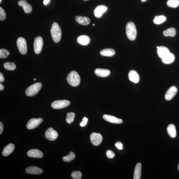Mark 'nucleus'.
Listing matches in <instances>:
<instances>
[{
	"instance_id": "obj_25",
	"label": "nucleus",
	"mask_w": 179,
	"mask_h": 179,
	"mask_svg": "<svg viewBox=\"0 0 179 179\" xmlns=\"http://www.w3.org/2000/svg\"><path fill=\"white\" fill-rule=\"evenodd\" d=\"M115 51L113 49H106L102 50L100 53L102 55L106 57H111L115 55Z\"/></svg>"
},
{
	"instance_id": "obj_48",
	"label": "nucleus",
	"mask_w": 179,
	"mask_h": 179,
	"mask_svg": "<svg viewBox=\"0 0 179 179\" xmlns=\"http://www.w3.org/2000/svg\"><path fill=\"white\" fill-rule=\"evenodd\" d=\"M1 0H0V2H1Z\"/></svg>"
},
{
	"instance_id": "obj_43",
	"label": "nucleus",
	"mask_w": 179,
	"mask_h": 179,
	"mask_svg": "<svg viewBox=\"0 0 179 179\" xmlns=\"http://www.w3.org/2000/svg\"><path fill=\"white\" fill-rule=\"evenodd\" d=\"M147 0H141V1L142 2H145Z\"/></svg>"
},
{
	"instance_id": "obj_34",
	"label": "nucleus",
	"mask_w": 179,
	"mask_h": 179,
	"mask_svg": "<svg viewBox=\"0 0 179 179\" xmlns=\"http://www.w3.org/2000/svg\"><path fill=\"white\" fill-rule=\"evenodd\" d=\"M72 177L74 179H80L81 178L82 173L80 171H74L71 174Z\"/></svg>"
},
{
	"instance_id": "obj_5",
	"label": "nucleus",
	"mask_w": 179,
	"mask_h": 179,
	"mask_svg": "<svg viewBox=\"0 0 179 179\" xmlns=\"http://www.w3.org/2000/svg\"><path fill=\"white\" fill-rule=\"evenodd\" d=\"M17 45L21 53L23 55L26 53L27 51V47L25 39L23 37H19L17 41Z\"/></svg>"
},
{
	"instance_id": "obj_42",
	"label": "nucleus",
	"mask_w": 179,
	"mask_h": 179,
	"mask_svg": "<svg viewBox=\"0 0 179 179\" xmlns=\"http://www.w3.org/2000/svg\"><path fill=\"white\" fill-rule=\"evenodd\" d=\"M4 88V86L1 84H0V90L2 91Z\"/></svg>"
},
{
	"instance_id": "obj_28",
	"label": "nucleus",
	"mask_w": 179,
	"mask_h": 179,
	"mask_svg": "<svg viewBox=\"0 0 179 179\" xmlns=\"http://www.w3.org/2000/svg\"><path fill=\"white\" fill-rule=\"evenodd\" d=\"M76 155L73 152H70L69 154L66 156H64L62 158V159L65 162H70L72 160L74 159L75 158Z\"/></svg>"
},
{
	"instance_id": "obj_26",
	"label": "nucleus",
	"mask_w": 179,
	"mask_h": 179,
	"mask_svg": "<svg viewBox=\"0 0 179 179\" xmlns=\"http://www.w3.org/2000/svg\"><path fill=\"white\" fill-rule=\"evenodd\" d=\"M167 132L169 136L172 138H174L176 135L175 126L173 124H170L167 128Z\"/></svg>"
},
{
	"instance_id": "obj_8",
	"label": "nucleus",
	"mask_w": 179,
	"mask_h": 179,
	"mask_svg": "<svg viewBox=\"0 0 179 179\" xmlns=\"http://www.w3.org/2000/svg\"><path fill=\"white\" fill-rule=\"evenodd\" d=\"M43 122V119L41 118L31 119L28 122L26 127L29 130L34 129L37 128L41 122Z\"/></svg>"
},
{
	"instance_id": "obj_12",
	"label": "nucleus",
	"mask_w": 179,
	"mask_h": 179,
	"mask_svg": "<svg viewBox=\"0 0 179 179\" xmlns=\"http://www.w3.org/2000/svg\"><path fill=\"white\" fill-rule=\"evenodd\" d=\"M178 92V89L175 86L170 87L166 92L165 96L166 100L169 101L173 98Z\"/></svg>"
},
{
	"instance_id": "obj_23",
	"label": "nucleus",
	"mask_w": 179,
	"mask_h": 179,
	"mask_svg": "<svg viewBox=\"0 0 179 179\" xmlns=\"http://www.w3.org/2000/svg\"><path fill=\"white\" fill-rule=\"evenodd\" d=\"M169 52V49L165 47L160 46L157 48L158 55L161 59Z\"/></svg>"
},
{
	"instance_id": "obj_18",
	"label": "nucleus",
	"mask_w": 179,
	"mask_h": 179,
	"mask_svg": "<svg viewBox=\"0 0 179 179\" xmlns=\"http://www.w3.org/2000/svg\"><path fill=\"white\" fill-rule=\"evenodd\" d=\"M15 146L13 144H9L4 148L3 152H2V154L3 156H7L13 152L14 149H15Z\"/></svg>"
},
{
	"instance_id": "obj_40",
	"label": "nucleus",
	"mask_w": 179,
	"mask_h": 179,
	"mask_svg": "<svg viewBox=\"0 0 179 179\" xmlns=\"http://www.w3.org/2000/svg\"><path fill=\"white\" fill-rule=\"evenodd\" d=\"M5 80L4 76L1 72L0 73V82H2Z\"/></svg>"
},
{
	"instance_id": "obj_35",
	"label": "nucleus",
	"mask_w": 179,
	"mask_h": 179,
	"mask_svg": "<svg viewBox=\"0 0 179 179\" xmlns=\"http://www.w3.org/2000/svg\"><path fill=\"white\" fill-rule=\"evenodd\" d=\"M6 15L5 10L3 8L0 7V20L3 21L5 19Z\"/></svg>"
},
{
	"instance_id": "obj_16",
	"label": "nucleus",
	"mask_w": 179,
	"mask_h": 179,
	"mask_svg": "<svg viewBox=\"0 0 179 179\" xmlns=\"http://www.w3.org/2000/svg\"><path fill=\"white\" fill-rule=\"evenodd\" d=\"M27 155L30 157L38 158H42L43 156L42 152L37 149L30 150L27 153Z\"/></svg>"
},
{
	"instance_id": "obj_14",
	"label": "nucleus",
	"mask_w": 179,
	"mask_h": 179,
	"mask_svg": "<svg viewBox=\"0 0 179 179\" xmlns=\"http://www.w3.org/2000/svg\"><path fill=\"white\" fill-rule=\"evenodd\" d=\"M27 173L33 174H40L43 173V170L41 168L35 166H30L25 169Z\"/></svg>"
},
{
	"instance_id": "obj_27",
	"label": "nucleus",
	"mask_w": 179,
	"mask_h": 179,
	"mask_svg": "<svg viewBox=\"0 0 179 179\" xmlns=\"http://www.w3.org/2000/svg\"><path fill=\"white\" fill-rule=\"evenodd\" d=\"M176 33V29L174 28H170L164 30L163 32V35L166 37L170 36L174 37L175 36Z\"/></svg>"
},
{
	"instance_id": "obj_32",
	"label": "nucleus",
	"mask_w": 179,
	"mask_h": 179,
	"mask_svg": "<svg viewBox=\"0 0 179 179\" xmlns=\"http://www.w3.org/2000/svg\"><path fill=\"white\" fill-rule=\"evenodd\" d=\"M75 114L73 112L68 113L66 116V121L68 124H71L74 122Z\"/></svg>"
},
{
	"instance_id": "obj_11",
	"label": "nucleus",
	"mask_w": 179,
	"mask_h": 179,
	"mask_svg": "<svg viewBox=\"0 0 179 179\" xmlns=\"http://www.w3.org/2000/svg\"><path fill=\"white\" fill-rule=\"evenodd\" d=\"M108 7L104 5H100L97 6L94 11V15L97 18H100L108 10Z\"/></svg>"
},
{
	"instance_id": "obj_2",
	"label": "nucleus",
	"mask_w": 179,
	"mask_h": 179,
	"mask_svg": "<svg viewBox=\"0 0 179 179\" xmlns=\"http://www.w3.org/2000/svg\"><path fill=\"white\" fill-rule=\"evenodd\" d=\"M126 32L127 37L129 39L132 41L135 40L137 36V30L134 23L130 22L127 24Z\"/></svg>"
},
{
	"instance_id": "obj_31",
	"label": "nucleus",
	"mask_w": 179,
	"mask_h": 179,
	"mask_svg": "<svg viewBox=\"0 0 179 179\" xmlns=\"http://www.w3.org/2000/svg\"><path fill=\"white\" fill-rule=\"evenodd\" d=\"M166 4L168 7L176 8L179 5V1L178 0H168Z\"/></svg>"
},
{
	"instance_id": "obj_41",
	"label": "nucleus",
	"mask_w": 179,
	"mask_h": 179,
	"mask_svg": "<svg viewBox=\"0 0 179 179\" xmlns=\"http://www.w3.org/2000/svg\"><path fill=\"white\" fill-rule=\"evenodd\" d=\"M49 1L50 0H44V1H43V4L45 5H47L49 3Z\"/></svg>"
},
{
	"instance_id": "obj_1",
	"label": "nucleus",
	"mask_w": 179,
	"mask_h": 179,
	"mask_svg": "<svg viewBox=\"0 0 179 179\" xmlns=\"http://www.w3.org/2000/svg\"><path fill=\"white\" fill-rule=\"evenodd\" d=\"M51 34L53 40L57 43L60 41L61 37V31L59 25L54 22L51 29Z\"/></svg>"
},
{
	"instance_id": "obj_4",
	"label": "nucleus",
	"mask_w": 179,
	"mask_h": 179,
	"mask_svg": "<svg viewBox=\"0 0 179 179\" xmlns=\"http://www.w3.org/2000/svg\"><path fill=\"white\" fill-rule=\"evenodd\" d=\"M42 84L40 82H38L29 87L25 91V94L27 96H33L37 94L40 90Z\"/></svg>"
},
{
	"instance_id": "obj_30",
	"label": "nucleus",
	"mask_w": 179,
	"mask_h": 179,
	"mask_svg": "<svg viewBox=\"0 0 179 179\" xmlns=\"http://www.w3.org/2000/svg\"><path fill=\"white\" fill-rule=\"evenodd\" d=\"M166 20V18L164 16H156L154 20V22L156 24H160L165 21Z\"/></svg>"
},
{
	"instance_id": "obj_24",
	"label": "nucleus",
	"mask_w": 179,
	"mask_h": 179,
	"mask_svg": "<svg viewBox=\"0 0 179 179\" xmlns=\"http://www.w3.org/2000/svg\"><path fill=\"white\" fill-rule=\"evenodd\" d=\"M141 168H142L141 164L140 163H137L136 166H135L134 170V179H140L141 178Z\"/></svg>"
},
{
	"instance_id": "obj_15",
	"label": "nucleus",
	"mask_w": 179,
	"mask_h": 179,
	"mask_svg": "<svg viewBox=\"0 0 179 179\" xmlns=\"http://www.w3.org/2000/svg\"><path fill=\"white\" fill-rule=\"evenodd\" d=\"M104 119L108 122L117 124L122 123V120L113 116L104 114L103 116Z\"/></svg>"
},
{
	"instance_id": "obj_22",
	"label": "nucleus",
	"mask_w": 179,
	"mask_h": 179,
	"mask_svg": "<svg viewBox=\"0 0 179 179\" xmlns=\"http://www.w3.org/2000/svg\"><path fill=\"white\" fill-rule=\"evenodd\" d=\"M76 21L78 23L84 25H87L89 24L90 20L89 18L86 17L77 16L75 17Z\"/></svg>"
},
{
	"instance_id": "obj_29",
	"label": "nucleus",
	"mask_w": 179,
	"mask_h": 179,
	"mask_svg": "<svg viewBox=\"0 0 179 179\" xmlns=\"http://www.w3.org/2000/svg\"><path fill=\"white\" fill-rule=\"evenodd\" d=\"M4 67L7 70H13L15 69L16 65L13 62H7L4 63Z\"/></svg>"
},
{
	"instance_id": "obj_7",
	"label": "nucleus",
	"mask_w": 179,
	"mask_h": 179,
	"mask_svg": "<svg viewBox=\"0 0 179 179\" xmlns=\"http://www.w3.org/2000/svg\"><path fill=\"white\" fill-rule=\"evenodd\" d=\"M43 45L42 37L38 36L35 38L34 41V48L35 52L37 54L40 53L42 50Z\"/></svg>"
},
{
	"instance_id": "obj_17",
	"label": "nucleus",
	"mask_w": 179,
	"mask_h": 179,
	"mask_svg": "<svg viewBox=\"0 0 179 179\" xmlns=\"http://www.w3.org/2000/svg\"><path fill=\"white\" fill-rule=\"evenodd\" d=\"M128 78L131 81L135 83H138L140 80V77L139 74L136 71L134 70H131L129 72Z\"/></svg>"
},
{
	"instance_id": "obj_46",
	"label": "nucleus",
	"mask_w": 179,
	"mask_h": 179,
	"mask_svg": "<svg viewBox=\"0 0 179 179\" xmlns=\"http://www.w3.org/2000/svg\"><path fill=\"white\" fill-rule=\"evenodd\" d=\"M93 26H95V24H93Z\"/></svg>"
},
{
	"instance_id": "obj_36",
	"label": "nucleus",
	"mask_w": 179,
	"mask_h": 179,
	"mask_svg": "<svg viewBox=\"0 0 179 179\" xmlns=\"http://www.w3.org/2000/svg\"><path fill=\"white\" fill-rule=\"evenodd\" d=\"M88 121V118L86 117L83 118L82 121L81 122L80 124V126L81 127H83L86 126Z\"/></svg>"
},
{
	"instance_id": "obj_39",
	"label": "nucleus",
	"mask_w": 179,
	"mask_h": 179,
	"mask_svg": "<svg viewBox=\"0 0 179 179\" xmlns=\"http://www.w3.org/2000/svg\"><path fill=\"white\" fill-rule=\"evenodd\" d=\"M4 127L1 122H0V134H1L3 130Z\"/></svg>"
},
{
	"instance_id": "obj_47",
	"label": "nucleus",
	"mask_w": 179,
	"mask_h": 179,
	"mask_svg": "<svg viewBox=\"0 0 179 179\" xmlns=\"http://www.w3.org/2000/svg\"><path fill=\"white\" fill-rule=\"evenodd\" d=\"M84 1H88V0H84Z\"/></svg>"
},
{
	"instance_id": "obj_9",
	"label": "nucleus",
	"mask_w": 179,
	"mask_h": 179,
	"mask_svg": "<svg viewBox=\"0 0 179 179\" xmlns=\"http://www.w3.org/2000/svg\"><path fill=\"white\" fill-rule=\"evenodd\" d=\"M91 142L93 145L98 146L102 141L103 137L102 135L98 133H93L90 135Z\"/></svg>"
},
{
	"instance_id": "obj_10",
	"label": "nucleus",
	"mask_w": 179,
	"mask_h": 179,
	"mask_svg": "<svg viewBox=\"0 0 179 179\" xmlns=\"http://www.w3.org/2000/svg\"><path fill=\"white\" fill-rule=\"evenodd\" d=\"M58 136L57 132L52 128L48 129L45 133V138L50 141H53L55 140Z\"/></svg>"
},
{
	"instance_id": "obj_37",
	"label": "nucleus",
	"mask_w": 179,
	"mask_h": 179,
	"mask_svg": "<svg viewBox=\"0 0 179 179\" xmlns=\"http://www.w3.org/2000/svg\"><path fill=\"white\" fill-rule=\"evenodd\" d=\"M106 155L108 158L112 159L115 156V154L112 151L108 150L106 152Z\"/></svg>"
},
{
	"instance_id": "obj_21",
	"label": "nucleus",
	"mask_w": 179,
	"mask_h": 179,
	"mask_svg": "<svg viewBox=\"0 0 179 179\" xmlns=\"http://www.w3.org/2000/svg\"><path fill=\"white\" fill-rule=\"evenodd\" d=\"M175 59L174 55L170 53H168L166 56L162 59V61L166 64H170L173 62Z\"/></svg>"
},
{
	"instance_id": "obj_3",
	"label": "nucleus",
	"mask_w": 179,
	"mask_h": 179,
	"mask_svg": "<svg viewBox=\"0 0 179 179\" xmlns=\"http://www.w3.org/2000/svg\"><path fill=\"white\" fill-rule=\"evenodd\" d=\"M67 82L70 85L76 87L79 84L80 78L79 74L76 71H72L68 75L67 77Z\"/></svg>"
},
{
	"instance_id": "obj_38",
	"label": "nucleus",
	"mask_w": 179,
	"mask_h": 179,
	"mask_svg": "<svg viewBox=\"0 0 179 179\" xmlns=\"http://www.w3.org/2000/svg\"><path fill=\"white\" fill-rule=\"evenodd\" d=\"M115 146L118 149L120 150H121L123 149V145L121 142H118L117 143H116L115 144Z\"/></svg>"
},
{
	"instance_id": "obj_20",
	"label": "nucleus",
	"mask_w": 179,
	"mask_h": 179,
	"mask_svg": "<svg viewBox=\"0 0 179 179\" xmlns=\"http://www.w3.org/2000/svg\"><path fill=\"white\" fill-rule=\"evenodd\" d=\"M77 41L79 44L83 45H86L89 44L90 42V39L88 36L83 35L79 36L77 39Z\"/></svg>"
},
{
	"instance_id": "obj_45",
	"label": "nucleus",
	"mask_w": 179,
	"mask_h": 179,
	"mask_svg": "<svg viewBox=\"0 0 179 179\" xmlns=\"http://www.w3.org/2000/svg\"><path fill=\"white\" fill-rule=\"evenodd\" d=\"M36 80V78H34V81Z\"/></svg>"
},
{
	"instance_id": "obj_33",
	"label": "nucleus",
	"mask_w": 179,
	"mask_h": 179,
	"mask_svg": "<svg viewBox=\"0 0 179 179\" xmlns=\"http://www.w3.org/2000/svg\"><path fill=\"white\" fill-rule=\"evenodd\" d=\"M9 52L7 50L5 49H0V57L4 59L7 57L9 55Z\"/></svg>"
},
{
	"instance_id": "obj_13",
	"label": "nucleus",
	"mask_w": 179,
	"mask_h": 179,
	"mask_svg": "<svg viewBox=\"0 0 179 179\" xmlns=\"http://www.w3.org/2000/svg\"><path fill=\"white\" fill-rule=\"evenodd\" d=\"M18 5L21 7L23 9L25 13H31L32 10L31 6L26 0H21L18 1Z\"/></svg>"
},
{
	"instance_id": "obj_19",
	"label": "nucleus",
	"mask_w": 179,
	"mask_h": 179,
	"mask_svg": "<svg viewBox=\"0 0 179 179\" xmlns=\"http://www.w3.org/2000/svg\"><path fill=\"white\" fill-rule=\"evenodd\" d=\"M95 73L98 76L105 77L109 75L110 71L109 70L105 69L97 68L95 70Z\"/></svg>"
},
{
	"instance_id": "obj_44",
	"label": "nucleus",
	"mask_w": 179,
	"mask_h": 179,
	"mask_svg": "<svg viewBox=\"0 0 179 179\" xmlns=\"http://www.w3.org/2000/svg\"><path fill=\"white\" fill-rule=\"evenodd\" d=\"M178 170H179V164H178Z\"/></svg>"
},
{
	"instance_id": "obj_6",
	"label": "nucleus",
	"mask_w": 179,
	"mask_h": 179,
	"mask_svg": "<svg viewBox=\"0 0 179 179\" xmlns=\"http://www.w3.org/2000/svg\"><path fill=\"white\" fill-rule=\"evenodd\" d=\"M70 103V101L67 100H57L51 103V106L54 109H61L67 107Z\"/></svg>"
}]
</instances>
